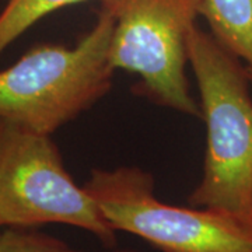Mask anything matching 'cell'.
I'll return each instance as SVG.
<instances>
[{
  "instance_id": "1",
  "label": "cell",
  "mask_w": 252,
  "mask_h": 252,
  "mask_svg": "<svg viewBox=\"0 0 252 252\" xmlns=\"http://www.w3.org/2000/svg\"><path fill=\"white\" fill-rule=\"evenodd\" d=\"M189 63L207 143L202 180L188 202L252 223L251 79L241 61L198 27L189 39Z\"/></svg>"
},
{
  "instance_id": "2",
  "label": "cell",
  "mask_w": 252,
  "mask_h": 252,
  "mask_svg": "<svg viewBox=\"0 0 252 252\" xmlns=\"http://www.w3.org/2000/svg\"><path fill=\"white\" fill-rule=\"evenodd\" d=\"M112 28V17L99 9L74 46H34L0 70V121L52 135L107 95L115 72L108 59Z\"/></svg>"
},
{
  "instance_id": "3",
  "label": "cell",
  "mask_w": 252,
  "mask_h": 252,
  "mask_svg": "<svg viewBox=\"0 0 252 252\" xmlns=\"http://www.w3.org/2000/svg\"><path fill=\"white\" fill-rule=\"evenodd\" d=\"M200 7L202 0H99L114 20L112 69L139 76L136 94L189 117H200L185 73Z\"/></svg>"
},
{
  "instance_id": "4",
  "label": "cell",
  "mask_w": 252,
  "mask_h": 252,
  "mask_svg": "<svg viewBox=\"0 0 252 252\" xmlns=\"http://www.w3.org/2000/svg\"><path fill=\"white\" fill-rule=\"evenodd\" d=\"M46 223L83 228L107 247L117 241V230L64 168L51 135L0 121V227Z\"/></svg>"
},
{
  "instance_id": "5",
  "label": "cell",
  "mask_w": 252,
  "mask_h": 252,
  "mask_svg": "<svg viewBox=\"0 0 252 252\" xmlns=\"http://www.w3.org/2000/svg\"><path fill=\"white\" fill-rule=\"evenodd\" d=\"M117 231L135 234L162 252H252V223L207 207H181L154 195L139 167L93 170L83 185Z\"/></svg>"
},
{
  "instance_id": "6",
  "label": "cell",
  "mask_w": 252,
  "mask_h": 252,
  "mask_svg": "<svg viewBox=\"0 0 252 252\" xmlns=\"http://www.w3.org/2000/svg\"><path fill=\"white\" fill-rule=\"evenodd\" d=\"M210 34L241 61L252 81V0H202Z\"/></svg>"
},
{
  "instance_id": "7",
  "label": "cell",
  "mask_w": 252,
  "mask_h": 252,
  "mask_svg": "<svg viewBox=\"0 0 252 252\" xmlns=\"http://www.w3.org/2000/svg\"><path fill=\"white\" fill-rule=\"evenodd\" d=\"M86 0H9L0 11V54L41 18Z\"/></svg>"
},
{
  "instance_id": "8",
  "label": "cell",
  "mask_w": 252,
  "mask_h": 252,
  "mask_svg": "<svg viewBox=\"0 0 252 252\" xmlns=\"http://www.w3.org/2000/svg\"><path fill=\"white\" fill-rule=\"evenodd\" d=\"M0 252H86L74 250L61 240L31 231L24 227H7L0 233ZM109 252H137L133 250H114Z\"/></svg>"
}]
</instances>
